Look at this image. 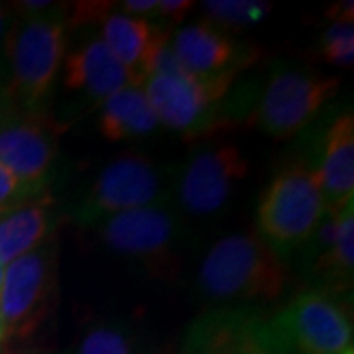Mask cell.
<instances>
[{"label": "cell", "mask_w": 354, "mask_h": 354, "mask_svg": "<svg viewBox=\"0 0 354 354\" xmlns=\"http://www.w3.org/2000/svg\"><path fill=\"white\" fill-rule=\"evenodd\" d=\"M65 127L44 111L8 106L0 116V164L34 193H48V176L59 156Z\"/></svg>", "instance_id": "10"}, {"label": "cell", "mask_w": 354, "mask_h": 354, "mask_svg": "<svg viewBox=\"0 0 354 354\" xmlns=\"http://www.w3.org/2000/svg\"><path fill=\"white\" fill-rule=\"evenodd\" d=\"M114 2H101V0H87V2H71L64 4L65 22L67 28L73 30L77 26H99L106 14L114 10Z\"/></svg>", "instance_id": "24"}, {"label": "cell", "mask_w": 354, "mask_h": 354, "mask_svg": "<svg viewBox=\"0 0 354 354\" xmlns=\"http://www.w3.org/2000/svg\"><path fill=\"white\" fill-rule=\"evenodd\" d=\"M67 30L64 4H55L50 12L20 16L10 22L4 41L8 79L2 87L8 106L41 111L64 65Z\"/></svg>", "instance_id": "2"}, {"label": "cell", "mask_w": 354, "mask_h": 354, "mask_svg": "<svg viewBox=\"0 0 354 354\" xmlns=\"http://www.w3.org/2000/svg\"><path fill=\"white\" fill-rule=\"evenodd\" d=\"M171 44L185 71L191 75L209 77L232 67H248L258 57L256 51H242L228 34L207 22L179 28Z\"/></svg>", "instance_id": "13"}, {"label": "cell", "mask_w": 354, "mask_h": 354, "mask_svg": "<svg viewBox=\"0 0 354 354\" xmlns=\"http://www.w3.org/2000/svg\"><path fill=\"white\" fill-rule=\"evenodd\" d=\"M2 278H4V268L0 266V286H2Z\"/></svg>", "instance_id": "33"}, {"label": "cell", "mask_w": 354, "mask_h": 354, "mask_svg": "<svg viewBox=\"0 0 354 354\" xmlns=\"http://www.w3.org/2000/svg\"><path fill=\"white\" fill-rule=\"evenodd\" d=\"M158 118L148 101L144 87L128 85L101 102L99 130L109 142L142 138L152 134Z\"/></svg>", "instance_id": "16"}, {"label": "cell", "mask_w": 354, "mask_h": 354, "mask_svg": "<svg viewBox=\"0 0 354 354\" xmlns=\"http://www.w3.org/2000/svg\"><path fill=\"white\" fill-rule=\"evenodd\" d=\"M122 12L128 14V16H134L136 18H142V16H152L158 8V0H128V2H122Z\"/></svg>", "instance_id": "28"}, {"label": "cell", "mask_w": 354, "mask_h": 354, "mask_svg": "<svg viewBox=\"0 0 354 354\" xmlns=\"http://www.w3.org/2000/svg\"><path fill=\"white\" fill-rule=\"evenodd\" d=\"M164 171L150 156L128 152L116 156L102 167L85 191L73 221L95 227L109 216L164 201Z\"/></svg>", "instance_id": "8"}, {"label": "cell", "mask_w": 354, "mask_h": 354, "mask_svg": "<svg viewBox=\"0 0 354 354\" xmlns=\"http://www.w3.org/2000/svg\"><path fill=\"white\" fill-rule=\"evenodd\" d=\"M339 88V75L309 67H279L272 71L258 99L254 122L270 138L290 140L313 122Z\"/></svg>", "instance_id": "7"}, {"label": "cell", "mask_w": 354, "mask_h": 354, "mask_svg": "<svg viewBox=\"0 0 354 354\" xmlns=\"http://www.w3.org/2000/svg\"><path fill=\"white\" fill-rule=\"evenodd\" d=\"M53 227L55 213L50 193L0 215V266L6 268L50 241Z\"/></svg>", "instance_id": "15"}, {"label": "cell", "mask_w": 354, "mask_h": 354, "mask_svg": "<svg viewBox=\"0 0 354 354\" xmlns=\"http://www.w3.org/2000/svg\"><path fill=\"white\" fill-rule=\"evenodd\" d=\"M270 323L297 354H353V317L341 293L299 291Z\"/></svg>", "instance_id": "9"}, {"label": "cell", "mask_w": 354, "mask_h": 354, "mask_svg": "<svg viewBox=\"0 0 354 354\" xmlns=\"http://www.w3.org/2000/svg\"><path fill=\"white\" fill-rule=\"evenodd\" d=\"M250 169L241 148L230 142L205 146L185 162L176 181L179 209L191 216L221 213Z\"/></svg>", "instance_id": "11"}, {"label": "cell", "mask_w": 354, "mask_h": 354, "mask_svg": "<svg viewBox=\"0 0 354 354\" xmlns=\"http://www.w3.org/2000/svg\"><path fill=\"white\" fill-rule=\"evenodd\" d=\"M205 22L216 30H246L264 22L272 4L264 0H205L201 2Z\"/></svg>", "instance_id": "21"}, {"label": "cell", "mask_w": 354, "mask_h": 354, "mask_svg": "<svg viewBox=\"0 0 354 354\" xmlns=\"http://www.w3.org/2000/svg\"><path fill=\"white\" fill-rule=\"evenodd\" d=\"M325 18L330 24H353L354 22V2L353 0H341L330 4L325 10Z\"/></svg>", "instance_id": "27"}, {"label": "cell", "mask_w": 354, "mask_h": 354, "mask_svg": "<svg viewBox=\"0 0 354 354\" xmlns=\"http://www.w3.org/2000/svg\"><path fill=\"white\" fill-rule=\"evenodd\" d=\"M234 354H297L288 342L278 335L270 321L258 315L246 317L242 325Z\"/></svg>", "instance_id": "22"}, {"label": "cell", "mask_w": 354, "mask_h": 354, "mask_svg": "<svg viewBox=\"0 0 354 354\" xmlns=\"http://www.w3.org/2000/svg\"><path fill=\"white\" fill-rule=\"evenodd\" d=\"M242 69L246 67H232L209 77H150L144 83V93L158 122L193 142L221 128V102Z\"/></svg>", "instance_id": "6"}, {"label": "cell", "mask_w": 354, "mask_h": 354, "mask_svg": "<svg viewBox=\"0 0 354 354\" xmlns=\"http://www.w3.org/2000/svg\"><path fill=\"white\" fill-rule=\"evenodd\" d=\"M6 344V333H4V325H2V319H0V348Z\"/></svg>", "instance_id": "31"}, {"label": "cell", "mask_w": 354, "mask_h": 354, "mask_svg": "<svg viewBox=\"0 0 354 354\" xmlns=\"http://www.w3.org/2000/svg\"><path fill=\"white\" fill-rule=\"evenodd\" d=\"M317 59L335 67H353L354 24H329L319 38Z\"/></svg>", "instance_id": "23"}, {"label": "cell", "mask_w": 354, "mask_h": 354, "mask_svg": "<svg viewBox=\"0 0 354 354\" xmlns=\"http://www.w3.org/2000/svg\"><path fill=\"white\" fill-rule=\"evenodd\" d=\"M10 12L12 8H8L6 4H0V57L4 59V41H6V34H8V26H10Z\"/></svg>", "instance_id": "29"}, {"label": "cell", "mask_w": 354, "mask_h": 354, "mask_svg": "<svg viewBox=\"0 0 354 354\" xmlns=\"http://www.w3.org/2000/svg\"><path fill=\"white\" fill-rule=\"evenodd\" d=\"M199 291L213 301L270 304L286 295L291 270L254 230L228 234L205 254L197 272Z\"/></svg>", "instance_id": "1"}, {"label": "cell", "mask_w": 354, "mask_h": 354, "mask_svg": "<svg viewBox=\"0 0 354 354\" xmlns=\"http://www.w3.org/2000/svg\"><path fill=\"white\" fill-rule=\"evenodd\" d=\"M156 354H179V353L171 351V348H164V351H160V353H156Z\"/></svg>", "instance_id": "32"}, {"label": "cell", "mask_w": 354, "mask_h": 354, "mask_svg": "<svg viewBox=\"0 0 354 354\" xmlns=\"http://www.w3.org/2000/svg\"><path fill=\"white\" fill-rule=\"evenodd\" d=\"M57 297V246L51 236L36 250L4 268L0 319L6 342L34 339L48 323Z\"/></svg>", "instance_id": "5"}, {"label": "cell", "mask_w": 354, "mask_h": 354, "mask_svg": "<svg viewBox=\"0 0 354 354\" xmlns=\"http://www.w3.org/2000/svg\"><path fill=\"white\" fill-rule=\"evenodd\" d=\"M102 44L111 50L114 57L124 65L132 77V83L144 87V77L140 73V65L152 36V22L148 18H136L124 12L113 10L102 18L101 24Z\"/></svg>", "instance_id": "18"}, {"label": "cell", "mask_w": 354, "mask_h": 354, "mask_svg": "<svg viewBox=\"0 0 354 354\" xmlns=\"http://www.w3.org/2000/svg\"><path fill=\"white\" fill-rule=\"evenodd\" d=\"M317 169L319 185L327 203L335 211L354 195V116L351 111L339 114L325 134L323 153Z\"/></svg>", "instance_id": "14"}, {"label": "cell", "mask_w": 354, "mask_h": 354, "mask_svg": "<svg viewBox=\"0 0 354 354\" xmlns=\"http://www.w3.org/2000/svg\"><path fill=\"white\" fill-rule=\"evenodd\" d=\"M195 2L191 0H158V8L153 16H160V24L171 28L187 18V14L193 10Z\"/></svg>", "instance_id": "26"}, {"label": "cell", "mask_w": 354, "mask_h": 354, "mask_svg": "<svg viewBox=\"0 0 354 354\" xmlns=\"http://www.w3.org/2000/svg\"><path fill=\"white\" fill-rule=\"evenodd\" d=\"M6 109H8V102H6V99H4V91H2V87H0V116L6 113Z\"/></svg>", "instance_id": "30"}, {"label": "cell", "mask_w": 354, "mask_h": 354, "mask_svg": "<svg viewBox=\"0 0 354 354\" xmlns=\"http://www.w3.org/2000/svg\"><path fill=\"white\" fill-rule=\"evenodd\" d=\"M41 195H48V193H41ZM41 195L28 189L8 167L0 164V215L12 211L16 207L24 205V203L34 201Z\"/></svg>", "instance_id": "25"}, {"label": "cell", "mask_w": 354, "mask_h": 354, "mask_svg": "<svg viewBox=\"0 0 354 354\" xmlns=\"http://www.w3.org/2000/svg\"><path fill=\"white\" fill-rule=\"evenodd\" d=\"M339 228L329 250L311 262V276L319 290L344 293L353 286L354 268V199L337 209Z\"/></svg>", "instance_id": "17"}, {"label": "cell", "mask_w": 354, "mask_h": 354, "mask_svg": "<svg viewBox=\"0 0 354 354\" xmlns=\"http://www.w3.org/2000/svg\"><path fill=\"white\" fill-rule=\"evenodd\" d=\"M329 209L317 169L299 160L281 167L258 203V234L283 258L305 248Z\"/></svg>", "instance_id": "3"}, {"label": "cell", "mask_w": 354, "mask_h": 354, "mask_svg": "<svg viewBox=\"0 0 354 354\" xmlns=\"http://www.w3.org/2000/svg\"><path fill=\"white\" fill-rule=\"evenodd\" d=\"M62 67L64 87L69 93L87 97L95 104H101L120 88L134 85L127 67L114 57L99 36H88L67 50Z\"/></svg>", "instance_id": "12"}, {"label": "cell", "mask_w": 354, "mask_h": 354, "mask_svg": "<svg viewBox=\"0 0 354 354\" xmlns=\"http://www.w3.org/2000/svg\"><path fill=\"white\" fill-rule=\"evenodd\" d=\"M95 228L104 248L136 262L156 278L177 274L183 225L167 201L109 216Z\"/></svg>", "instance_id": "4"}, {"label": "cell", "mask_w": 354, "mask_h": 354, "mask_svg": "<svg viewBox=\"0 0 354 354\" xmlns=\"http://www.w3.org/2000/svg\"><path fill=\"white\" fill-rule=\"evenodd\" d=\"M73 354H138L136 335L122 321L97 319L81 330Z\"/></svg>", "instance_id": "20"}, {"label": "cell", "mask_w": 354, "mask_h": 354, "mask_svg": "<svg viewBox=\"0 0 354 354\" xmlns=\"http://www.w3.org/2000/svg\"><path fill=\"white\" fill-rule=\"evenodd\" d=\"M248 309H213L191 325L179 354H234Z\"/></svg>", "instance_id": "19"}]
</instances>
